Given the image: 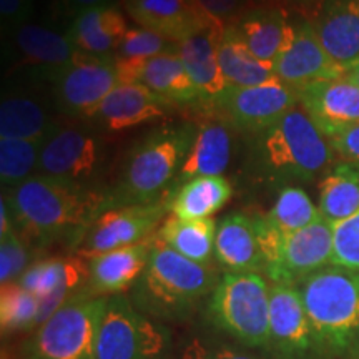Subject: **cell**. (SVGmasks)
<instances>
[{
  "label": "cell",
  "instance_id": "4fadbf2b",
  "mask_svg": "<svg viewBox=\"0 0 359 359\" xmlns=\"http://www.w3.org/2000/svg\"><path fill=\"white\" fill-rule=\"evenodd\" d=\"M275 77L299 90L321 80L344 77V72L327 55L309 22H288L285 43L273 62Z\"/></svg>",
  "mask_w": 359,
  "mask_h": 359
},
{
  "label": "cell",
  "instance_id": "5bb4252c",
  "mask_svg": "<svg viewBox=\"0 0 359 359\" xmlns=\"http://www.w3.org/2000/svg\"><path fill=\"white\" fill-rule=\"evenodd\" d=\"M100 161L95 135L77 127L55 128L42 143L37 175L83 185Z\"/></svg>",
  "mask_w": 359,
  "mask_h": 359
},
{
  "label": "cell",
  "instance_id": "1f68e13d",
  "mask_svg": "<svg viewBox=\"0 0 359 359\" xmlns=\"http://www.w3.org/2000/svg\"><path fill=\"white\" fill-rule=\"evenodd\" d=\"M218 60L228 87H255L275 79L273 64L262 62L238 39L233 27H226L218 47Z\"/></svg>",
  "mask_w": 359,
  "mask_h": 359
},
{
  "label": "cell",
  "instance_id": "603a6c76",
  "mask_svg": "<svg viewBox=\"0 0 359 359\" xmlns=\"http://www.w3.org/2000/svg\"><path fill=\"white\" fill-rule=\"evenodd\" d=\"M215 258L226 273H259L266 269L255 217L231 213L219 223Z\"/></svg>",
  "mask_w": 359,
  "mask_h": 359
},
{
  "label": "cell",
  "instance_id": "7bdbcfd3",
  "mask_svg": "<svg viewBox=\"0 0 359 359\" xmlns=\"http://www.w3.org/2000/svg\"><path fill=\"white\" fill-rule=\"evenodd\" d=\"M32 12V0H0V19L6 30H15L17 27L25 24Z\"/></svg>",
  "mask_w": 359,
  "mask_h": 359
},
{
  "label": "cell",
  "instance_id": "7402d4cb",
  "mask_svg": "<svg viewBox=\"0 0 359 359\" xmlns=\"http://www.w3.org/2000/svg\"><path fill=\"white\" fill-rule=\"evenodd\" d=\"M224 30L226 29L219 25H208L178 43V53L193 85L198 90L200 100L213 105L228 88L218 60V47Z\"/></svg>",
  "mask_w": 359,
  "mask_h": 359
},
{
  "label": "cell",
  "instance_id": "d590c367",
  "mask_svg": "<svg viewBox=\"0 0 359 359\" xmlns=\"http://www.w3.org/2000/svg\"><path fill=\"white\" fill-rule=\"evenodd\" d=\"M40 298L30 293L19 283H8L2 286L0 293V323L4 333L29 330L39 325Z\"/></svg>",
  "mask_w": 359,
  "mask_h": 359
},
{
  "label": "cell",
  "instance_id": "3957f363",
  "mask_svg": "<svg viewBox=\"0 0 359 359\" xmlns=\"http://www.w3.org/2000/svg\"><path fill=\"white\" fill-rule=\"evenodd\" d=\"M198 128L183 123L147 135L132 148L125 161L118 185L109 195L110 208L150 205L170 198L177 190V178L190 154Z\"/></svg>",
  "mask_w": 359,
  "mask_h": 359
},
{
  "label": "cell",
  "instance_id": "74e56055",
  "mask_svg": "<svg viewBox=\"0 0 359 359\" xmlns=\"http://www.w3.org/2000/svg\"><path fill=\"white\" fill-rule=\"evenodd\" d=\"M331 264L359 273V210L333 224V259Z\"/></svg>",
  "mask_w": 359,
  "mask_h": 359
},
{
  "label": "cell",
  "instance_id": "ffe728a7",
  "mask_svg": "<svg viewBox=\"0 0 359 359\" xmlns=\"http://www.w3.org/2000/svg\"><path fill=\"white\" fill-rule=\"evenodd\" d=\"M313 25L327 55L344 72L359 62V0H326Z\"/></svg>",
  "mask_w": 359,
  "mask_h": 359
},
{
  "label": "cell",
  "instance_id": "bcb514c9",
  "mask_svg": "<svg viewBox=\"0 0 359 359\" xmlns=\"http://www.w3.org/2000/svg\"><path fill=\"white\" fill-rule=\"evenodd\" d=\"M344 79L349 80V82L358 85V87H359V62L354 67H351V69L346 70V74H344Z\"/></svg>",
  "mask_w": 359,
  "mask_h": 359
},
{
  "label": "cell",
  "instance_id": "5b68a950",
  "mask_svg": "<svg viewBox=\"0 0 359 359\" xmlns=\"http://www.w3.org/2000/svg\"><path fill=\"white\" fill-rule=\"evenodd\" d=\"M313 343L327 351L346 349L359 330V273L327 264L298 285Z\"/></svg>",
  "mask_w": 359,
  "mask_h": 359
},
{
  "label": "cell",
  "instance_id": "44dd1931",
  "mask_svg": "<svg viewBox=\"0 0 359 359\" xmlns=\"http://www.w3.org/2000/svg\"><path fill=\"white\" fill-rule=\"evenodd\" d=\"M155 236V235H154ZM154 236L142 243L125 246L87 259V291L93 296L120 294L140 280L150 259Z\"/></svg>",
  "mask_w": 359,
  "mask_h": 359
},
{
  "label": "cell",
  "instance_id": "ab89813d",
  "mask_svg": "<svg viewBox=\"0 0 359 359\" xmlns=\"http://www.w3.org/2000/svg\"><path fill=\"white\" fill-rule=\"evenodd\" d=\"M193 4L206 20L226 29L255 6V0H193Z\"/></svg>",
  "mask_w": 359,
  "mask_h": 359
},
{
  "label": "cell",
  "instance_id": "f6af8a7d",
  "mask_svg": "<svg viewBox=\"0 0 359 359\" xmlns=\"http://www.w3.org/2000/svg\"><path fill=\"white\" fill-rule=\"evenodd\" d=\"M311 0H255V6H286V4H306Z\"/></svg>",
  "mask_w": 359,
  "mask_h": 359
},
{
  "label": "cell",
  "instance_id": "836d02e7",
  "mask_svg": "<svg viewBox=\"0 0 359 359\" xmlns=\"http://www.w3.org/2000/svg\"><path fill=\"white\" fill-rule=\"evenodd\" d=\"M264 217L280 235H290L309 226L321 213L306 191L298 187H285L278 193L271 212Z\"/></svg>",
  "mask_w": 359,
  "mask_h": 359
},
{
  "label": "cell",
  "instance_id": "9a60e30c",
  "mask_svg": "<svg viewBox=\"0 0 359 359\" xmlns=\"http://www.w3.org/2000/svg\"><path fill=\"white\" fill-rule=\"evenodd\" d=\"M17 283L40 298L39 325H42L72 296L83 291V285L87 288L88 263L82 257L48 258L32 264Z\"/></svg>",
  "mask_w": 359,
  "mask_h": 359
},
{
  "label": "cell",
  "instance_id": "d6a6232c",
  "mask_svg": "<svg viewBox=\"0 0 359 359\" xmlns=\"http://www.w3.org/2000/svg\"><path fill=\"white\" fill-rule=\"evenodd\" d=\"M320 213L336 224L359 210V165L339 163L320 183Z\"/></svg>",
  "mask_w": 359,
  "mask_h": 359
},
{
  "label": "cell",
  "instance_id": "e0dca14e",
  "mask_svg": "<svg viewBox=\"0 0 359 359\" xmlns=\"http://www.w3.org/2000/svg\"><path fill=\"white\" fill-rule=\"evenodd\" d=\"M313 333L298 286H269V348L283 358L302 356L311 348Z\"/></svg>",
  "mask_w": 359,
  "mask_h": 359
},
{
  "label": "cell",
  "instance_id": "8d00e7d4",
  "mask_svg": "<svg viewBox=\"0 0 359 359\" xmlns=\"http://www.w3.org/2000/svg\"><path fill=\"white\" fill-rule=\"evenodd\" d=\"M168 52H178V43L170 42L143 27H133L125 35L122 45L116 50L115 60H133V58L155 57Z\"/></svg>",
  "mask_w": 359,
  "mask_h": 359
},
{
  "label": "cell",
  "instance_id": "e575fe53",
  "mask_svg": "<svg viewBox=\"0 0 359 359\" xmlns=\"http://www.w3.org/2000/svg\"><path fill=\"white\" fill-rule=\"evenodd\" d=\"M40 142L15 140V138H0V180L2 187L15 188L37 172Z\"/></svg>",
  "mask_w": 359,
  "mask_h": 359
},
{
  "label": "cell",
  "instance_id": "b9f144b4",
  "mask_svg": "<svg viewBox=\"0 0 359 359\" xmlns=\"http://www.w3.org/2000/svg\"><path fill=\"white\" fill-rule=\"evenodd\" d=\"M334 154L349 163L359 165V123L339 130L327 138Z\"/></svg>",
  "mask_w": 359,
  "mask_h": 359
},
{
  "label": "cell",
  "instance_id": "4316f807",
  "mask_svg": "<svg viewBox=\"0 0 359 359\" xmlns=\"http://www.w3.org/2000/svg\"><path fill=\"white\" fill-rule=\"evenodd\" d=\"M233 137L224 122H206L198 128L190 154L177 178L180 183L198 177H222L231 160Z\"/></svg>",
  "mask_w": 359,
  "mask_h": 359
},
{
  "label": "cell",
  "instance_id": "2e32d148",
  "mask_svg": "<svg viewBox=\"0 0 359 359\" xmlns=\"http://www.w3.org/2000/svg\"><path fill=\"white\" fill-rule=\"evenodd\" d=\"M120 83H140L172 103H195L200 100L178 52L155 57L115 60Z\"/></svg>",
  "mask_w": 359,
  "mask_h": 359
},
{
  "label": "cell",
  "instance_id": "f35d334b",
  "mask_svg": "<svg viewBox=\"0 0 359 359\" xmlns=\"http://www.w3.org/2000/svg\"><path fill=\"white\" fill-rule=\"evenodd\" d=\"M29 250L25 240L17 231L0 236V281L4 285L13 283L27 271Z\"/></svg>",
  "mask_w": 359,
  "mask_h": 359
},
{
  "label": "cell",
  "instance_id": "7c38bea8",
  "mask_svg": "<svg viewBox=\"0 0 359 359\" xmlns=\"http://www.w3.org/2000/svg\"><path fill=\"white\" fill-rule=\"evenodd\" d=\"M333 259V224L320 217L309 226L283 235L266 264L271 283L299 285Z\"/></svg>",
  "mask_w": 359,
  "mask_h": 359
},
{
  "label": "cell",
  "instance_id": "f546056e",
  "mask_svg": "<svg viewBox=\"0 0 359 359\" xmlns=\"http://www.w3.org/2000/svg\"><path fill=\"white\" fill-rule=\"evenodd\" d=\"M217 223L213 218L182 219L168 217L155 233L170 248L201 264H212L217 240Z\"/></svg>",
  "mask_w": 359,
  "mask_h": 359
},
{
  "label": "cell",
  "instance_id": "6da1fadb",
  "mask_svg": "<svg viewBox=\"0 0 359 359\" xmlns=\"http://www.w3.org/2000/svg\"><path fill=\"white\" fill-rule=\"evenodd\" d=\"M17 233L25 241L47 245L69 235L77 243L83 233L105 210H110L109 195L85 185L34 175L19 187L4 191Z\"/></svg>",
  "mask_w": 359,
  "mask_h": 359
},
{
  "label": "cell",
  "instance_id": "83f0119b",
  "mask_svg": "<svg viewBox=\"0 0 359 359\" xmlns=\"http://www.w3.org/2000/svg\"><path fill=\"white\" fill-rule=\"evenodd\" d=\"M231 185L223 177H198L180 183L170 200V210L182 219H206L231 198Z\"/></svg>",
  "mask_w": 359,
  "mask_h": 359
},
{
  "label": "cell",
  "instance_id": "7a4b0ae2",
  "mask_svg": "<svg viewBox=\"0 0 359 359\" xmlns=\"http://www.w3.org/2000/svg\"><path fill=\"white\" fill-rule=\"evenodd\" d=\"M219 271L212 264L191 262L154 236L148 264L135 283L132 302L147 316L183 320L218 286Z\"/></svg>",
  "mask_w": 359,
  "mask_h": 359
},
{
  "label": "cell",
  "instance_id": "ee69618b",
  "mask_svg": "<svg viewBox=\"0 0 359 359\" xmlns=\"http://www.w3.org/2000/svg\"><path fill=\"white\" fill-rule=\"evenodd\" d=\"M60 11L65 13V15L75 17L80 15V13L88 11V8L93 7H102V6H110L114 4V0H57Z\"/></svg>",
  "mask_w": 359,
  "mask_h": 359
},
{
  "label": "cell",
  "instance_id": "52a82bcc",
  "mask_svg": "<svg viewBox=\"0 0 359 359\" xmlns=\"http://www.w3.org/2000/svg\"><path fill=\"white\" fill-rule=\"evenodd\" d=\"M219 330L248 348L269 346V286L259 273H224L210 298Z\"/></svg>",
  "mask_w": 359,
  "mask_h": 359
},
{
  "label": "cell",
  "instance_id": "484cf974",
  "mask_svg": "<svg viewBox=\"0 0 359 359\" xmlns=\"http://www.w3.org/2000/svg\"><path fill=\"white\" fill-rule=\"evenodd\" d=\"M288 22L285 11L280 7L253 6L231 27L255 57L273 64L285 43Z\"/></svg>",
  "mask_w": 359,
  "mask_h": 359
},
{
  "label": "cell",
  "instance_id": "ba28073f",
  "mask_svg": "<svg viewBox=\"0 0 359 359\" xmlns=\"http://www.w3.org/2000/svg\"><path fill=\"white\" fill-rule=\"evenodd\" d=\"M173 343L168 327L151 320L123 294L109 298L97 359H172Z\"/></svg>",
  "mask_w": 359,
  "mask_h": 359
},
{
  "label": "cell",
  "instance_id": "277c9868",
  "mask_svg": "<svg viewBox=\"0 0 359 359\" xmlns=\"http://www.w3.org/2000/svg\"><path fill=\"white\" fill-rule=\"evenodd\" d=\"M333 148L304 110L293 109L255 135L253 161L271 180H309L333 161Z\"/></svg>",
  "mask_w": 359,
  "mask_h": 359
},
{
  "label": "cell",
  "instance_id": "cb8c5ba5",
  "mask_svg": "<svg viewBox=\"0 0 359 359\" xmlns=\"http://www.w3.org/2000/svg\"><path fill=\"white\" fill-rule=\"evenodd\" d=\"M172 102L165 100L140 83H120L103 100L92 118L109 132H122L161 118Z\"/></svg>",
  "mask_w": 359,
  "mask_h": 359
},
{
  "label": "cell",
  "instance_id": "4dcf8cb0",
  "mask_svg": "<svg viewBox=\"0 0 359 359\" xmlns=\"http://www.w3.org/2000/svg\"><path fill=\"white\" fill-rule=\"evenodd\" d=\"M12 39L27 62L48 65L52 69L65 65L77 52L67 34L29 22L12 30Z\"/></svg>",
  "mask_w": 359,
  "mask_h": 359
},
{
  "label": "cell",
  "instance_id": "30bf717a",
  "mask_svg": "<svg viewBox=\"0 0 359 359\" xmlns=\"http://www.w3.org/2000/svg\"><path fill=\"white\" fill-rule=\"evenodd\" d=\"M170 198L150 205H128L105 210L80 238L79 257L90 259L109 251L132 246L154 236L155 228L170 210Z\"/></svg>",
  "mask_w": 359,
  "mask_h": 359
},
{
  "label": "cell",
  "instance_id": "d6986e66",
  "mask_svg": "<svg viewBox=\"0 0 359 359\" xmlns=\"http://www.w3.org/2000/svg\"><path fill=\"white\" fill-rule=\"evenodd\" d=\"M123 11L143 29L173 43L213 25L201 15L193 0H123Z\"/></svg>",
  "mask_w": 359,
  "mask_h": 359
},
{
  "label": "cell",
  "instance_id": "60d3db41",
  "mask_svg": "<svg viewBox=\"0 0 359 359\" xmlns=\"http://www.w3.org/2000/svg\"><path fill=\"white\" fill-rule=\"evenodd\" d=\"M180 359H257L248 353L240 351L224 344L212 343L201 338H193L183 348Z\"/></svg>",
  "mask_w": 359,
  "mask_h": 359
},
{
  "label": "cell",
  "instance_id": "d4e9b609",
  "mask_svg": "<svg viewBox=\"0 0 359 359\" xmlns=\"http://www.w3.org/2000/svg\"><path fill=\"white\" fill-rule=\"evenodd\" d=\"M128 30L122 8L110 4L88 8L75 17L67 35L79 52L95 57H115Z\"/></svg>",
  "mask_w": 359,
  "mask_h": 359
},
{
  "label": "cell",
  "instance_id": "f1b7e54d",
  "mask_svg": "<svg viewBox=\"0 0 359 359\" xmlns=\"http://www.w3.org/2000/svg\"><path fill=\"white\" fill-rule=\"evenodd\" d=\"M55 128V120L35 98L15 95L2 100L0 138L43 143Z\"/></svg>",
  "mask_w": 359,
  "mask_h": 359
},
{
  "label": "cell",
  "instance_id": "ac0fdd59",
  "mask_svg": "<svg viewBox=\"0 0 359 359\" xmlns=\"http://www.w3.org/2000/svg\"><path fill=\"white\" fill-rule=\"evenodd\" d=\"M296 92L303 110L326 138L359 123V87L344 77L309 83Z\"/></svg>",
  "mask_w": 359,
  "mask_h": 359
},
{
  "label": "cell",
  "instance_id": "9c48e42d",
  "mask_svg": "<svg viewBox=\"0 0 359 359\" xmlns=\"http://www.w3.org/2000/svg\"><path fill=\"white\" fill-rule=\"evenodd\" d=\"M53 102L74 118H92L103 100L120 85L115 57L75 52L70 62L50 70Z\"/></svg>",
  "mask_w": 359,
  "mask_h": 359
},
{
  "label": "cell",
  "instance_id": "8992f818",
  "mask_svg": "<svg viewBox=\"0 0 359 359\" xmlns=\"http://www.w3.org/2000/svg\"><path fill=\"white\" fill-rule=\"evenodd\" d=\"M109 298L80 291L42 323L24 359H97V339Z\"/></svg>",
  "mask_w": 359,
  "mask_h": 359
},
{
  "label": "cell",
  "instance_id": "8fae6325",
  "mask_svg": "<svg viewBox=\"0 0 359 359\" xmlns=\"http://www.w3.org/2000/svg\"><path fill=\"white\" fill-rule=\"evenodd\" d=\"M296 102L298 92L275 77L255 87H228L215 105L233 127L258 135L293 110Z\"/></svg>",
  "mask_w": 359,
  "mask_h": 359
}]
</instances>
